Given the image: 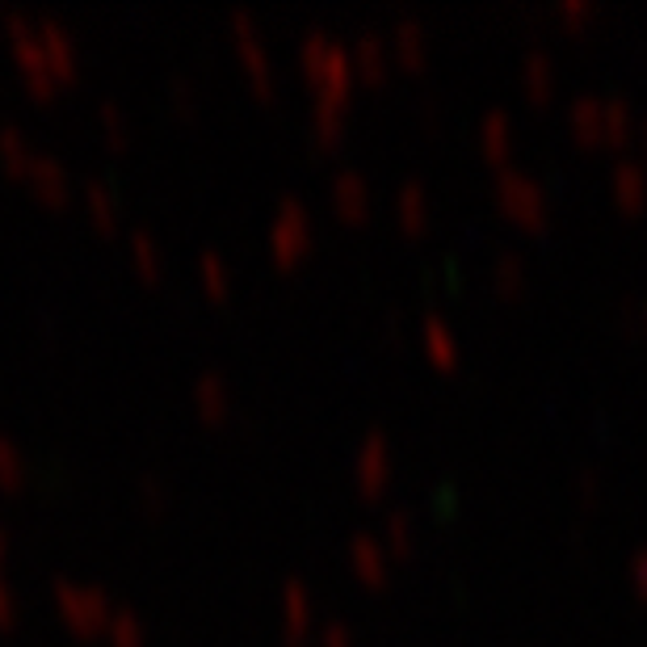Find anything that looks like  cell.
<instances>
[{
	"label": "cell",
	"mask_w": 647,
	"mask_h": 647,
	"mask_svg": "<svg viewBox=\"0 0 647 647\" xmlns=\"http://www.w3.org/2000/svg\"><path fill=\"white\" fill-rule=\"evenodd\" d=\"M55 606H60L64 622L80 635V639H98V635H105V631H110V618H114L101 588L72 584L67 576L55 581Z\"/></svg>",
	"instance_id": "cell-1"
},
{
	"label": "cell",
	"mask_w": 647,
	"mask_h": 647,
	"mask_svg": "<svg viewBox=\"0 0 647 647\" xmlns=\"http://www.w3.org/2000/svg\"><path fill=\"white\" fill-rule=\"evenodd\" d=\"M9 51H13V64L22 72V80H26V89H30L34 98H55V89H60V80H55V72L47 64V55H42V42H38V30H34L26 17H9Z\"/></svg>",
	"instance_id": "cell-2"
},
{
	"label": "cell",
	"mask_w": 647,
	"mask_h": 647,
	"mask_svg": "<svg viewBox=\"0 0 647 647\" xmlns=\"http://www.w3.org/2000/svg\"><path fill=\"white\" fill-rule=\"evenodd\" d=\"M34 30H38L42 55H47V64L55 72V80H60V85L76 80V42H72V34H67L60 22H38Z\"/></svg>",
	"instance_id": "cell-3"
},
{
	"label": "cell",
	"mask_w": 647,
	"mask_h": 647,
	"mask_svg": "<svg viewBox=\"0 0 647 647\" xmlns=\"http://www.w3.org/2000/svg\"><path fill=\"white\" fill-rule=\"evenodd\" d=\"M30 186L34 194L42 198L47 206H64L67 198H72V181H67V168L60 161H51V156H34L30 164Z\"/></svg>",
	"instance_id": "cell-4"
},
{
	"label": "cell",
	"mask_w": 647,
	"mask_h": 647,
	"mask_svg": "<svg viewBox=\"0 0 647 647\" xmlns=\"http://www.w3.org/2000/svg\"><path fill=\"white\" fill-rule=\"evenodd\" d=\"M85 211H89L93 227L105 231V236L118 227V202H114L105 181H85Z\"/></svg>",
	"instance_id": "cell-5"
},
{
	"label": "cell",
	"mask_w": 647,
	"mask_h": 647,
	"mask_svg": "<svg viewBox=\"0 0 647 647\" xmlns=\"http://www.w3.org/2000/svg\"><path fill=\"white\" fill-rule=\"evenodd\" d=\"M236 38H240V55H244V67H249V76L257 80V89L265 93V89H269V67H265V51H261L257 34H253V26H249L244 17H236Z\"/></svg>",
	"instance_id": "cell-6"
},
{
	"label": "cell",
	"mask_w": 647,
	"mask_h": 647,
	"mask_svg": "<svg viewBox=\"0 0 647 647\" xmlns=\"http://www.w3.org/2000/svg\"><path fill=\"white\" fill-rule=\"evenodd\" d=\"M0 161H4L9 173H17V177H26V173H30V164H34L30 143H26V139H22L13 127L0 130Z\"/></svg>",
	"instance_id": "cell-7"
},
{
	"label": "cell",
	"mask_w": 647,
	"mask_h": 647,
	"mask_svg": "<svg viewBox=\"0 0 647 647\" xmlns=\"http://www.w3.org/2000/svg\"><path fill=\"white\" fill-rule=\"evenodd\" d=\"M22 484H26V458H22V451L9 437H0V487L17 492Z\"/></svg>",
	"instance_id": "cell-8"
},
{
	"label": "cell",
	"mask_w": 647,
	"mask_h": 647,
	"mask_svg": "<svg viewBox=\"0 0 647 647\" xmlns=\"http://www.w3.org/2000/svg\"><path fill=\"white\" fill-rule=\"evenodd\" d=\"M194 399H198V408H202V417H224V408H227L224 379H219V375H202L194 388Z\"/></svg>",
	"instance_id": "cell-9"
},
{
	"label": "cell",
	"mask_w": 647,
	"mask_h": 647,
	"mask_svg": "<svg viewBox=\"0 0 647 647\" xmlns=\"http://www.w3.org/2000/svg\"><path fill=\"white\" fill-rule=\"evenodd\" d=\"M105 635H110V647H143V626L130 610H114Z\"/></svg>",
	"instance_id": "cell-10"
},
{
	"label": "cell",
	"mask_w": 647,
	"mask_h": 647,
	"mask_svg": "<svg viewBox=\"0 0 647 647\" xmlns=\"http://www.w3.org/2000/svg\"><path fill=\"white\" fill-rule=\"evenodd\" d=\"M130 257H135L143 278H156V274H161V249H156V240H152L143 227L130 236Z\"/></svg>",
	"instance_id": "cell-11"
},
{
	"label": "cell",
	"mask_w": 647,
	"mask_h": 647,
	"mask_svg": "<svg viewBox=\"0 0 647 647\" xmlns=\"http://www.w3.org/2000/svg\"><path fill=\"white\" fill-rule=\"evenodd\" d=\"M299 206L294 202H287V215H282V224L274 227V249H278V257L291 261L294 253H299Z\"/></svg>",
	"instance_id": "cell-12"
},
{
	"label": "cell",
	"mask_w": 647,
	"mask_h": 647,
	"mask_svg": "<svg viewBox=\"0 0 647 647\" xmlns=\"http://www.w3.org/2000/svg\"><path fill=\"white\" fill-rule=\"evenodd\" d=\"M98 114H101V127H105V139L123 148V143H127V118H123V110H118L114 101H101Z\"/></svg>",
	"instance_id": "cell-13"
},
{
	"label": "cell",
	"mask_w": 647,
	"mask_h": 647,
	"mask_svg": "<svg viewBox=\"0 0 647 647\" xmlns=\"http://www.w3.org/2000/svg\"><path fill=\"white\" fill-rule=\"evenodd\" d=\"M202 282H206V291L215 294V299H224L227 294V274H224V261L219 257H202Z\"/></svg>",
	"instance_id": "cell-14"
},
{
	"label": "cell",
	"mask_w": 647,
	"mask_h": 647,
	"mask_svg": "<svg viewBox=\"0 0 647 647\" xmlns=\"http://www.w3.org/2000/svg\"><path fill=\"white\" fill-rule=\"evenodd\" d=\"M13 622H17V593H13V588H9V581L0 576V626L9 631Z\"/></svg>",
	"instance_id": "cell-15"
},
{
	"label": "cell",
	"mask_w": 647,
	"mask_h": 647,
	"mask_svg": "<svg viewBox=\"0 0 647 647\" xmlns=\"http://www.w3.org/2000/svg\"><path fill=\"white\" fill-rule=\"evenodd\" d=\"M139 500H143L148 509H161V505H164V492H161V484H156L152 475H143V480H139Z\"/></svg>",
	"instance_id": "cell-16"
},
{
	"label": "cell",
	"mask_w": 647,
	"mask_h": 647,
	"mask_svg": "<svg viewBox=\"0 0 647 647\" xmlns=\"http://www.w3.org/2000/svg\"><path fill=\"white\" fill-rule=\"evenodd\" d=\"M173 101H177V105H181L186 114L194 110V98H190V89H186V85H173Z\"/></svg>",
	"instance_id": "cell-17"
},
{
	"label": "cell",
	"mask_w": 647,
	"mask_h": 647,
	"mask_svg": "<svg viewBox=\"0 0 647 647\" xmlns=\"http://www.w3.org/2000/svg\"><path fill=\"white\" fill-rule=\"evenodd\" d=\"M4 555H9V538H4V525H0V563H4Z\"/></svg>",
	"instance_id": "cell-18"
}]
</instances>
